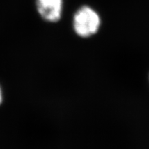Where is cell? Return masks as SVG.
Returning <instances> with one entry per match:
<instances>
[{
    "label": "cell",
    "instance_id": "obj_1",
    "mask_svg": "<svg viewBox=\"0 0 149 149\" xmlns=\"http://www.w3.org/2000/svg\"><path fill=\"white\" fill-rule=\"evenodd\" d=\"M100 25V17L89 7H82L74 17L73 26L75 33L82 37L94 35Z\"/></svg>",
    "mask_w": 149,
    "mask_h": 149
},
{
    "label": "cell",
    "instance_id": "obj_2",
    "mask_svg": "<svg viewBox=\"0 0 149 149\" xmlns=\"http://www.w3.org/2000/svg\"><path fill=\"white\" fill-rule=\"evenodd\" d=\"M40 16L48 22H55L60 19L62 0H37Z\"/></svg>",
    "mask_w": 149,
    "mask_h": 149
},
{
    "label": "cell",
    "instance_id": "obj_3",
    "mask_svg": "<svg viewBox=\"0 0 149 149\" xmlns=\"http://www.w3.org/2000/svg\"><path fill=\"white\" fill-rule=\"evenodd\" d=\"M3 100H4V93H3L2 86L0 84V107L3 104Z\"/></svg>",
    "mask_w": 149,
    "mask_h": 149
}]
</instances>
